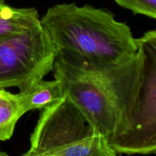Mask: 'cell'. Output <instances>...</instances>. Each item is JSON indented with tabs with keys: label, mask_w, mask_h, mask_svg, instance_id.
<instances>
[{
	"label": "cell",
	"mask_w": 156,
	"mask_h": 156,
	"mask_svg": "<svg viewBox=\"0 0 156 156\" xmlns=\"http://www.w3.org/2000/svg\"><path fill=\"white\" fill-rule=\"evenodd\" d=\"M116 156H117V155H116Z\"/></svg>",
	"instance_id": "obj_13"
},
{
	"label": "cell",
	"mask_w": 156,
	"mask_h": 156,
	"mask_svg": "<svg viewBox=\"0 0 156 156\" xmlns=\"http://www.w3.org/2000/svg\"><path fill=\"white\" fill-rule=\"evenodd\" d=\"M18 94L24 114L32 110L45 109L65 96L62 84L56 79L51 81L41 79Z\"/></svg>",
	"instance_id": "obj_6"
},
{
	"label": "cell",
	"mask_w": 156,
	"mask_h": 156,
	"mask_svg": "<svg viewBox=\"0 0 156 156\" xmlns=\"http://www.w3.org/2000/svg\"><path fill=\"white\" fill-rule=\"evenodd\" d=\"M21 156H46V155H41V154L39 153H37V152H35L34 151L31 150V149H29L27 152H26L25 153L23 154Z\"/></svg>",
	"instance_id": "obj_11"
},
{
	"label": "cell",
	"mask_w": 156,
	"mask_h": 156,
	"mask_svg": "<svg viewBox=\"0 0 156 156\" xmlns=\"http://www.w3.org/2000/svg\"><path fill=\"white\" fill-rule=\"evenodd\" d=\"M24 114L18 93L0 89V141L11 139L17 123Z\"/></svg>",
	"instance_id": "obj_8"
},
{
	"label": "cell",
	"mask_w": 156,
	"mask_h": 156,
	"mask_svg": "<svg viewBox=\"0 0 156 156\" xmlns=\"http://www.w3.org/2000/svg\"><path fill=\"white\" fill-rule=\"evenodd\" d=\"M140 69L138 51L114 63H98L59 51L55 79L108 143L130 128Z\"/></svg>",
	"instance_id": "obj_1"
},
{
	"label": "cell",
	"mask_w": 156,
	"mask_h": 156,
	"mask_svg": "<svg viewBox=\"0 0 156 156\" xmlns=\"http://www.w3.org/2000/svg\"><path fill=\"white\" fill-rule=\"evenodd\" d=\"M98 133L90 119L65 94L59 101L42 110L30 136V149L48 155Z\"/></svg>",
	"instance_id": "obj_5"
},
{
	"label": "cell",
	"mask_w": 156,
	"mask_h": 156,
	"mask_svg": "<svg viewBox=\"0 0 156 156\" xmlns=\"http://www.w3.org/2000/svg\"><path fill=\"white\" fill-rule=\"evenodd\" d=\"M0 156H9L6 152H2V151H0Z\"/></svg>",
	"instance_id": "obj_12"
},
{
	"label": "cell",
	"mask_w": 156,
	"mask_h": 156,
	"mask_svg": "<svg viewBox=\"0 0 156 156\" xmlns=\"http://www.w3.org/2000/svg\"><path fill=\"white\" fill-rule=\"evenodd\" d=\"M40 22L34 8H15L0 0V39L26 31Z\"/></svg>",
	"instance_id": "obj_7"
},
{
	"label": "cell",
	"mask_w": 156,
	"mask_h": 156,
	"mask_svg": "<svg viewBox=\"0 0 156 156\" xmlns=\"http://www.w3.org/2000/svg\"><path fill=\"white\" fill-rule=\"evenodd\" d=\"M124 9L134 14L146 15L156 19V0H114Z\"/></svg>",
	"instance_id": "obj_10"
},
{
	"label": "cell",
	"mask_w": 156,
	"mask_h": 156,
	"mask_svg": "<svg viewBox=\"0 0 156 156\" xmlns=\"http://www.w3.org/2000/svg\"><path fill=\"white\" fill-rule=\"evenodd\" d=\"M59 50L41 22L0 39V89H26L53 71Z\"/></svg>",
	"instance_id": "obj_4"
},
{
	"label": "cell",
	"mask_w": 156,
	"mask_h": 156,
	"mask_svg": "<svg viewBox=\"0 0 156 156\" xmlns=\"http://www.w3.org/2000/svg\"><path fill=\"white\" fill-rule=\"evenodd\" d=\"M41 24L59 51L93 62H118L138 50L136 38L127 24L117 21L109 11L90 5L52 6Z\"/></svg>",
	"instance_id": "obj_2"
},
{
	"label": "cell",
	"mask_w": 156,
	"mask_h": 156,
	"mask_svg": "<svg viewBox=\"0 0 156 156\" xmlns=\"http://www.w3.org/2000/svg\"><path fill=\"white\" fill-rule=\"evenodd\" d=\"M105 137L96 133L73 146L56 150L46 156H116Z\"/></svg>",
	"instance_id": "obj_9"
},
{
	"label": "cell",
	"mask_w": 156,
	"mask_h": 156,
	"mask_svg": "<svg viewBox=\"0 0 156 156\" xmlns=\"http://www.w3.org/2000/svg\"><path fill=\"white\" fill-rule=\"evenodd\" d=\"M140 69L130 128L109 143L116 153L156 154V29L136 38Z\"/></svg>",
	"instance_id": "obj_3"
}]
</instances>
